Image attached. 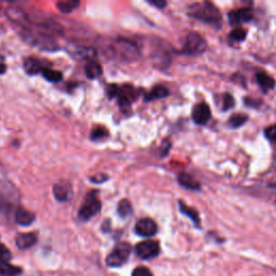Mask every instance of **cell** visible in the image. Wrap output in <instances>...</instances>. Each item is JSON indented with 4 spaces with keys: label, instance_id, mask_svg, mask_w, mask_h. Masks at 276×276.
<instances>
[{
    "label": "cell",
    "instance_id": "1",
    "mask_svg": "<svg viewBox=\"0 0 276 276\" xmlns=\"http://www.w3.org/2000/svg\"><path fill=\"white\" fill-rule=\"evenodd\" d=\"M20 201L21 193L15 185L8 181H0V222L14 218Z\"/></svg>",
    "mask_w": 276,
    "mask_h": 276
},
{
    "label": "cell",
    "instance_id": "2",
    "mask_svg": "<svg viewBox=\"0 0 276 276\" xmlns=\"http://www.w3.org/2000/svg\"><path fill=\"white\" fill-rule=\"evenodd\" d=\"M20 35L25 42H27L30 46H33L39 50L46 51H56L59 50V46L53 40V38L39 31H34L31 28H22Z\"/></svg>",
    "mask_w": 276,
    "mask_h": 276
},
{
    "label": "cell",
    "instance_id": "3",
    "mask_svg": "<svg viewBox=\"0 0 276 276\" xmlns=\"http://www.w3.org/2000/svg\"><path fill=\"white\" fill-rule=\"evenodd\" d=\"M188 14L191 17L206 23H215L219 21L221 17L219 10H218L213 3L207 1L201 3L197 2L190 5L188 9Z\"/></svg>",
    "mask_w": 276,
    "mask_h": 276
},
{
    "label": "cell",
    "instance_id": "4",
    "mask_svg": "<svg viewBox=\"0 0 276 276\" xmlns=\"http://www.w3.org/2000/svg\"><path fill=\"white\" fill-rule=\"evenodd\" d=\"M111 51L114 55L124 62H134L140 56V50L137 44L122 37L115 40L111 46Z\"/></svg>",
    "mask_w": 276,
    "mask_h": 276
},
{
    "label": "cell",
    "instance_id": "5",
    "mask_svg": "<svg viewBox=\"0 0 276 276\" xmlns=\"http://www.w3.org/2000/svg\"><path fill=\"white\" fill-rule=\"evenodd\" d=\"M97 194H98L97 191H91L89 192L88 195L86 196L85 201H83L78 213V216L81 220L88 221L100 211L101 203L98 200Z\"/></svg>",
    "mask_w": 276,
    "mask_h": 276
},
{
    "label": "cell",
    "instance_id": "6",
    "mask_svg": "<svg viewBox=\"0 0 276 276\" xmlns=\"http://www.w3.org/2000/svg\"><path fill=\"white\" fill-rule=\"evenodd\" d=\"M131 252H132V247L128 243L122 242L117 244L115 247L112 249V252L107 257L106 259L107 266L111 268H118L123 266L127 261L128 257H130Z\"/></svg>",
    "mask_w": 276,
    "mask_h": 276
},
{
    "label": "cell",
    "instance_id": "7",
    "mask_svg": "<svg viewBox=\"0 0 276 276\" xmlns=\"http://www.w3.org/2000/svg\"><path fill=\"white\" fill-rule=\"evenodd\" d=\"M207 43L204 40V38L196 33H191L188 35L187 39L184 44L183 52L190 55H196L203 53L206 50Z\"/></svg>",
    "mask_w": 276,
    "mask_h": 276
},
{
    "label": "cell",
    "instance_id": "8",
    "mask_svg": "<svg viewBox=\"0 0 276 276\" xmlns=\"http://www.w3.org/2000/svg\"><path fill=\"white\" fill-rule=\"evenodd\" d=\"M135 252L139 258L151 259L160 254V245L157 241H144L137 244Z\"/></svg>",
    "mask_w": 276,
    "mask_h": 276
},
{
    "label": "cell",
    "instance_id": "9",
    "mask_svg": "<svg viewBox=\"0 0 276 276\" xmlns=\"http://www.w3.org/2000/svg\"><path fill=\"white\" fill-rule=\"evenodd\" d=\"M68 52L74 57H76V59L88 60L89 62L93 61V59H95L96 55H97V52H96L95 49L91 47L82 46V44H75V43H72L68 47Z\"/></svg>",
    "mask_w": 276,
    "mask_h": 276
},
{
    "label": "cell",
    "instance_id": "10",
    "mask_svg": "<svg viewBox=\"0 0 276 276\" xmlns=\"http://www.w3.org/2000/svg\"><path fill=\"white\" fill-rule=\"evenodd\" d=\"M5 14H7V16L12 22L17 24L20 27H22V28H30L31 27L29 16L25 13L22 9L16 8V7H10L5 10Z\"/></svg>",
    "mask_w": 276,
    "mask_h": 276
},
{
    "label": "cell",
    "instance_id": "11",
    "mask_svg": "<svg viewBox=\"0 0 276 276\" xmlns=\"http://www.w3.org/2000/svg\"><path fill=\"white\" fill-rule=\"evenodd\" d=\"M135 232L140 236L150 237L156 235L158 232V226L150 218H143V219L138 220L135 226Z\"/></svg>",
    "mask_w": 276,
    "mask_h": 276
},
{
    "label": "cell",
    "instance_id": "12",
    "mask_svg": "<svg viewBox=\"0 0 276 276\" xmlns=\"http://www.w3.org/2000/svg\"><path fill=\"white\" fill-rule=\"evenodd\" d=\"M53 194L54 197L59 202H67L73 196V187L72 184L63 181L57 183L53 185Z\"/></svg>",
    "mask_w": 276,
    "mask_h": 276
},
{
    "label": "cell",
    "instance_id": "13",
    "mask_svg": "<svg viewBox=\"0 0 276 276\" xmlns=\"http://www.w3.org/2000/svg\"><path fill=\"white\" fill-rule=\"evenodd\" d=\"M192 118L196 124L207 123L210 118V108L205 102L197 104L192 110Z\"/></svg>",
    "mask_w": 276,
    "mask_h": 276
},
{
    "label": "cell",
    "instance_id": "14",
    "mask_svg": "<svg viewBox=\"0 0 276 276\" xmlns=\"http://www.w3.org/2000/svg\"><path fill=\"white\" fill-rule=\"evenodd\" d=\"M253 12L249 8H242L229 13V21L232 25L249 22L253 20Z\"/></svg>",
    "mask_w": 276,
    "mask_h": 276
},
{
    "label": "cell",
    "instance_id": "15",
    "mask_svg": "<svg viewBox=\"0 0 276 276\" xmlns=\"http://www.w3.org/2000/svg\"><path fill=\"white\" fill-rule=\"evenodd\" d=\"M46 68L47 67L44 66V63L35 59V57H28V59H26L24 62L25 72H26L30 76L42 73L43 69H46Z\"/></svg>",
    "mask_w": 276,
    "mask_h": 276
},
{
    "label": "cell",
    "instance_id": "16",
    "mask_svg": "<svg viewBox=\"0 0 276 276\" xmlns=\"http://www.w3.org/2000/svg\"><path fill=\"white\" fill-rule=\"evenodd\" d=\"M15 242L20 249H27L37 243V235L35 233H20L16 236Z\"/></svg>",
    "mask_w": 276,
    "mask_h": 276
},
{
    "label": "cell",
    "instance_id": "17",
    "mask_svg": "<svg viewBox=\"0 0 276 276\" xmlns=\"http://www.w3.org/2000/svg\"><path fill=\"white\" fill-rule=\"evenodd\" d=\"M14 221L20 226H29L35 221V215L20 206L15 213Z\"/></svg>",
    "mask_w": 276,
    "mask_h": 276
},
{
    "label": "cell",
    "instance_id": "18",
    "mask_svg": "<svg viewBox=\"0 0 276 276\" xmlns=\"http://www.w3.org/2000/svg\"><path fill=\"white\" fill-rule=\"evenodd\" d=\"M256 79H257V82L259 83L260 88L265 92L270 91V90L274 89V87H275V80L272 78L271 76L266 74V73L257 74L256 75Z\"/></svg>",
    "mask_w": 276,
    "mask_h": 276
},
{
    "label": "cell",
    "instance_id": "19",
    "mask_svg": "<svg viewBox=\"0 0 276 276\" xmlns=\"http://www.w3.org/2000/svg\"><path fill=\"white\" fill-rule=\"evenodd\" d=\"M178 183L181 184V185H183L184 188L189 190H198L201 188L200 184H198L193 177L190 176L189 174H185V173L179 174Z\"/></svg>",
    "mask_w": 276,
    "mask_h": 276
},
{
    "label": "cell",
    "instance_id": "20",
    "mask_svg": "<svg viewBox=\"0 0 276 276\" xmlns=\"http://www.w3.org/2000/svg\"><path fill=\"white\" fill-rule=\"evenodd\" d=\"M169 90L165 87L162 86H157L153 88L149 93H147L145 95V100L146 101H152L160 98H164L166 96H169Z\"/></svg>",
    "mask_w": 276,
    "mask_h": 276
},
{
    "label": "cell",
    "instance_id": "21",
    "mask_svg": "<svg viewBox=\"0 0 276 276\" xmlns=\"http://www.w3.org/2000/svg\"><path fill=\"white\" fill-rule=\"evenodd\" d=\"M179 207H181V211L183 214H184L185 216H188L190 219L194 222V224L196 227L201 226V220H200V216H198V213L192 207H189L185 205L184 202L179 201Z\"/></svg>",
    "mask_w": 276,
    "mask_h": 276
},
{
    "label": "cell",
    "instance_id": "22",
    "mask_svg": "<svg viewBox=\"0 0 276 276\" xmlns=\"http://www.w3.org/2000/svg\"><path fill=\"white\" fill-rule=\"evenodd\" d=\"M101 74H102V69L97 62L95 61L88 62V64L86 65V75L89 79H96Z\"/></svg>",
    "mask_w": 276,
    "mask_h": 276
},
{
    "label": "cell",
    "instance_id": "23",
    "mask_svg": "<svg viewBox=\"0 0 276 276\" xmlns=\"http://www.w3.org/2000/svg\"><path fill=\"white\" fill-rule=\"evenodd\" d=\"M22 273V270L10 265L9 262H4V261H0V275L2 276H16L18 274Z\"/></svg>",
    "mask_w": 276,
    "mask_h": 276
},
{
    "label": "cell",
    "instance_id": "24",
    "mask_svg": "<svg viewBox=\"0 0 276 276\" xmlns=\"http://www.w3.org/2000/svg\"><path fill=\"white\" fill-rule=\"evenodd\" d=\"M80 5V2L77 0H64L56 3V7L62 13H72L74 10H76Z\"/></svg>",
    "mask_w": 276,
    "mask_h": 276
},
{
    "label": "cell",
    "instance_id": "25",
    "mask_svg": "<svg viewBox=\"0 0 276 276\" xmlns=\"http://www.w3.org/2000/svg\"><path fill=\"white\" fill-rule=\"evenodd\" d=\"M153 63L159 68H163L170 65V55L165 53V51H156L155 55L152 56Z\"/></svg>",
    "mask_w": 276,
    "mask_h": 276
},
{
    "label": "cell",
    "instance_id": "26",
    "mask_svg": "<svg viewBox=\"0 0 276 276\" xmlns=\"http://www.w3.org/2000/svg\"><path fill=\"white\" fill-rule=\"evenodd\" d=\"M43 78L48 80L49 82H60L63 79V74L59 70H53L51 68H46L43 69V72L41 73Z\"/></svg>",
    "mask_w": 276,
    "mask_h": 276
},
{
    "label": "cell",
    "instance_id": "27",
    "mask_svg": "<svg viewBox=\"0 0 276 276\" xmlns=\"http://www.w3.org/2000/svg\"><path fill=\"white\" fill-rule=\"evenodd\" d=\"M132 205L130 203V201L126 200V198H123L121 200L118 204V214L122 217V218H126L132 214Z\"/></svg>",
    "mask_w": 276,
    "mask_h": 276
},
{
    "label": "cell",
    "instance_id": "28",
    "mask_svg": "<svg viewBox=\"0 0 276 276\" xmlns=\"http://www.w3.org/2000/svg\"><path fill=\"white\" fill-rule=\"evenodd\" d=\"M247 120H248V117L246 114L236 113V114H233L232 117L229 119V125L233 128H237L242 126L243 124H245Z\"/></svg>",
    "mask_w": 276,
    "mask_h": 276
},
{
    "label": "cell",
    "instance_id": "29",
    "mask_svg": "<svg viewBox=\"0 0 276 276\" xmlns=\"http://www.w3.org/2000/svg\"><path fill=\"white\" fill-rule=\"evenodd\" d=\"M108 131L106 130L105 127H102V126H97V127H95L94 130L92 131L91 133V139L92 140H98V139H101V138H104L106 136H108Z\"/></svg>",
    "mask_w": 276,
    "mask_h": 276
},
{
    "label": "cell",
    "instance_id": "30",
    "mask_svg": "<svg viewBox=\"0 0 276 276\" xmlns=\"http://www.w3.org/2000/svg\"><path fill=\"white\" fill-rule=\"evenodd\" d=\"M246 30L245 29H242V28H236L234 30H232L230 33V37L232 38L233 40L235 41H243V40H245V38H246Z\"/></svg>",
    "mask_w": 276,
    "mask_h": 276
},
{
    "label": "cell",
    "instance_id": "31",
    "mask_svg": "<svg viewBox=\"0 0 276 276\" xmlns=\"http://www.w3.org/2000/svg\"><path fill=\"white\" fill-rule=\"evenodd\" d=\"M11 258H12V255L9 248L5 245H3V244L0 243V261L8 262Z\"/></svg>",
    "mask_w": 276,
    "mask_h": 276
},
{
    "label": "cell",
    "instance_id": "32",
    "mask_svg": "<svg viewBox=\"0 0 276 276\" xmlns=\"http://www.w3.org/2000/svg\"><path fill=\"white\" fill-rule=\"evenodd\" d=\"M132 276H153V274L148 268L138 267L136 269H134Z\"/></svg>",
    "mask_w": 276,
    "mask_h": 276
},
{
    "label": "cell",
    "instance_id": "33",
    "mask_svg": "<svg viewBox=\"0 0 276 276\" xmlns=\"http://www.w3.org/2000/svg\"><path fill=\"white\" fill-rule=\"evenodd\" d=\"M234 106V98L230 94H224L223 96V102H222V109L223 110H229Z\"/></svg>",
    "mask_w": 276,
    "mask_h": 276
},
{
    "label": "cell",
    "instance_id": "34",
    "mask_svg": "<svg viewBox=\"0 0 276 276\" xmlns=\"http://www.w3.org/2000/svg\"><path fill=\"white\" fill-rule=\"evenodd\" d=\"M265 134H266V137L269 140H271L273 143H276V124L267 127Z\"/></svg>",
    "mask_w": 276,
    "mask_h": 276
},
{
    "label": "cell",
    "instance_id": "35",
    "mask_svg": "<svg viewBox=\"0 0 276 276\" xmlns=\"http://www.w3.org/2000/svg\"><path fill=\"white\" fill-rule=\"evenodd\" d=\"M108 178H109V177H108L107 175H105V174H102V173H100V174H98V175H96V176H93V177L90 178V181H91V182L94 183V184H102V183H105Z\"/></svg>",
    "mask_w": 276,
    "mask_h": 276
},
{
    "label": "cell",
    "instance_id": "36",
    "mask_svg": "<svg viewBox=\"0 0 276 276\" xmlns=\"http://www.w3.org/2000/svg\"><path fill=\"white\" fill-rule=\"evenodd\" d=\"M148 2L152 5H155V7H157L158 9H163L166 7V4H168L164 0H149Z\"/></svg>",
    "mask_w": 276,
    "mask_h": 276
},
{
    "label": "cell",
    "instance_id": "37",
    "mask_svg": "<svg viewBox=\"0 0 276 276\" xmlns=\"http://www.w3.org/2000/svg\"><path fill=\"white\" fill-rule=\"evenodd\" d=\"M162 149L163 150L161 152V155H162V157H165V155H168V152L171 149V143L169 142V140H165V142L163 143V148Z\"/></svg>",
    "mask_w": 276,
    "mask_h": 276
},
{
    "label": "cell",
    "instance_id": "38",
    "mask_svg": "<svg viewBox=\"0 0 276 276\" xmlns=\"http://www.w3.org/2000/svg\"><path fill=\"white\" fill-rule=\"evenodd\" d=\"M5 72H7V65H5L3 57L0 56V75H3Z\"/></svg>",
    "mask_w": 276,
    "mask_h": 276
},
{
    "label": "cell",
    "instance_id": "39",
    "mask_svg": "<svg viewBox=\"0 0 276 276\" xmlns=\"http://www.w3.org/2000/svg\"><path fill=\"white\" fill-rule=\"evenodd\" d=\"M0 11H1V9H0Z\"/></svg>",
    "mask_w": 276,
    "mask_h": 276
}]
</instances>
